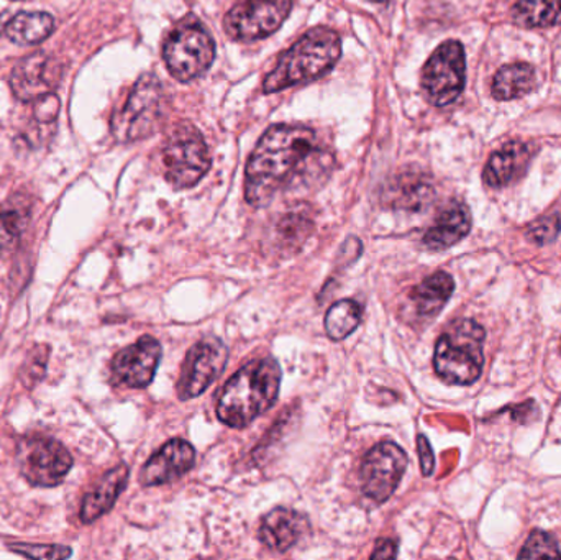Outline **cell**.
<instances>
[{"mask_svg": "<svg viewBox=\"0 0 561 560\" xmlns=\"http://www.w3.org/2000/svg\"><path fill=\"white\" fill-rule=\"evenodd\" d=\"M23 230V217L15 210L0 214V250L9 252L19 245Z\"/></svg>", "mask_w": 561, "mask_h": 560, "instance_id": "cell-27", "label": "cell"}, {"mask_svg": "<svg viewBox=\"0 0 561 560\" xmlns=\"http://www.w3.org/2000/svg\"><path fill=\"white\" fill-rule=\"evenodd\" d=\"M58 112L59 99L49 92V94L36 99L35 108H33V118H35L36 124L39 125L55 124Z\"/></svg>", "mask_w": 561, "mask_h": 560, "instance_id": "cell-31", "label": "cell"}, {"mask_svg": "<svg viewBox=\"0 0 561 560\" xmlns=\"http://www.w3.org/2000/svg\"><path fill=\"white\" fill-rule=\"evenodd\" d=\"M229 351L217 338H206L197 342L184 361L181 378L178 381V397L187 401L203 395L226 368Z\"/></svg>", "mask_w": 561, "mask_h": 560, "instance_id": "cell-12", "label": "cell"}, {"mask_svg": "<svg viewBox=\"0 0 561 560\" xmlns=\"http://www.w3.org/2000/svg\"><path fill=\"white\" fill-rule=\"evenodd\" d=\"M306 532V519L299 513L276 508L265 516L260 526V539L273 551L286 552L299 541Z\"/></svg>", "mask_w": 561, "mask_h": 560, "instance_id": "cell-19", "label": "cell"}, {"mask_svg": "<svg viewBox=\"0 0 561 560\" xmlns=\"http://www.w3.org/2000/svg\"><path fill=\"white\" fill-rule=\"evenodd\" d=\"M280 367L272 357L250 362L224 387L217 416L227 426L242 430L275 404L279 395Z\"/></svg>", "mask_w": 561, "mask_h": 560, "instance_id": "cell-2", "label": "cell"}, {"mask_svg": "<svg viewBox=\"0 0 561 560\" xmlns=\"http://www.w3.org/2000/svg\"><path fill=\"white\" fill-rule=\"evenodd\" d=\"M332 155L320 148L316 132L302 125H273L260 138L245 170V199L255 207L272 203L294 181L327 173Z\"/></svg>", "mask_w": 561, "mask_h": 560, "instance_id": "cell-1", "label": "cell"}, {"mask_svg": "<svg viewBox=\"0 0 561 560\" xmlns=\"http://www.w3.org/2000/svg\"><path fill=\"white\" fill-rule=\"evenodd\" d=\"M561 219L557 214L553 216L540 217L536 222L530 224L527 229V239L537 245H547L559 237Z\"/></svg>", "mask_w": 561, "mask_h": 560, "instance_id": "cell-28", "label": "cell"}, {"mask_svg": "<svg viewBox=\"0 0 561 560\" xmlns=\"http://www.w3.org/2000/svg\"><path fill=\"white\" fill-rule=\"evenodd\" d=\"M161 344L145 335L130 347L124 348L112 361V380L118 387L145 388L153 381L161 361Z\"/></svg>", "mask_w": 561, "mask_h": 560, "instance_id": "cell-13", "label": "cell"}, {"mask_svg": "<svg viewBox=\"0 0 561 560\" xmlns=\"http://www.w3.org/2000/svg\"><path fill=\"white\" fill-rule=\"evenodd\" d=\"M194 462H196V450L190 443L183 439L170 441L145 464L141 483L154 487L173 482L190 472Z\"/></svg>", "mask_w": 561, "mask_h": 560, "instance_id": "cell-15", "label": "cell"}, {"mask_svg": "<svg viewBox=\"0 0 561 560\" xmlns=\"http://www.w3.org/2000/svg\"><path fill=\"white\" fill-rule=\"evenodd\" d=\"M340 55L342 42L339 33L317 26L300 36L286 53H283L276 68L266 76L263 91L273 94L290 85L322 78L332 71Z\"/></svg>", "mask_w": 561, "mask_h": 560, "instance_id": "cell-3", "label": "cell"}, {"mask_svg": "<svg viewBox=\"0 0 561 560\" xmlns=\"http://www.w3.org/2000/svg\"><path fill=\"white\" fill-rule=\"evenodd\" d=\"M16 460L23 477L32 485L55 487L68 476L72 457L61 443L51 437L30 436L20 441Z\"/></svg>", "mask_w": 561, "mask_h": 560, "instance_id": "cell-9", "label": "cell"}, {"mask_svg": "<svg viewBox=\"0 0 561 560\" xmlns=\"http://www.w3.org/2000/svg\"><path fill=\"white\" fill-rule=\"evenodd\" d=\"M560 347H561V345H560Z\"/></svg>", "mask_w": 561, "mask_h": 560, "instance_id": "cell-35", "label": "cell"}, {"mask_svg": "<svg viewBox=\"0 0 561 560\" xmlns=\"http://www.w3.org/2000/svg\"><path fill=\"white\" fill-rule=\"evenodd\" d=\"M61 78V65L45 53H33L13 68L10 88L20 101L35 102L49 94Z\"/></svg>", "mask_w": 561, "mask_h": 560, "instance_id": "cell-14", "label": "cell"}, {"mask_svg": "<svg viewBox=\"0 0 561 560\" xmlns=\"http://www.w3.org/2000/svg\"><path fill=\"white\" fill-rule=\"evenodd\" d=\"M471 230V214L467 204L451 203L442 210L434 226L425 232L424 243L431 250H445L463 240Z\"/></svg>", "mask_w": 561, "mask_h": 560, "instance_id": "cell-17", "label": "cell"}, {"mask_svg": "<svg viewBox=\"0 0 561 560\" xmlns=\"http://www.w3.org/2000/svg\"><path fill=\"white\" fill-rule=\"evenodd\" d=\"M0 28H5V25H3V20H0Z\"/></svg>", "mask_w": 561, "mask_h": 560, "instance_id": "cell-34", "label": "cell"}, {"mask_svg": "<svg viewBox=\"0 0 561 560\" xmlns=\"http://www.w3.org/2000/svg\"><path fill=\"white\" fill-rule=\"evenodd\" d=\"M168 71L178 81L199 78L216 58V45L197 20L186 19L168 36L163 46Z\"/></svg>", "mask_w": 561, "mask_h": 560, "instance_id": "cell-5", "label": "cell"}, {"mask_svg": "<svg viewBox=\"0 0 561 560\" xmlns=\"http://www.w3.org/2000/svg\"><path fill=\"white\" fill-rule=\"evenodd\" d=\"M49 357V348L46 345H36V347L32 348V352L28 354V358H26L25 367V380L28 384H36V381L42 380L43 375H45L46 362H48Z\"/></svg>", "mask_w": 561, "mask_h": 560, "instance_id": "cell-30", "label": "cell"}, {"mask_svg": "<svg viewBox=\"0 0 561 560\" xmlns=\"http://www.w3.org/2000/svg\"><path fill=\"white\" fill-rule=\"evenodd\" d=\"M533 150L529 145L513 141L493 155L484 168L483 180L490 187H504L526 173Z\"/></svg>", "mask_w": 561, "mask_h": 560, "instance_id": "cell-16", "label": "cell"}, {"mask_svg": "<svg viewBox=\"0 0 561 560\" xmlns=\"http://www.w3.org/2000/svg\"><path fill=\"white\" fill-rule=\"evenodd\" d=\"M10 549L30 559H66L72 555L71 549L65 546L10 545Z\"/></svg>", "mask_w": 561, "mask_h": 560, "instance_id": "cell-29", "label": "cell"}, {"mask_svg": "<svg viewBox=\"0 0 561 560\" xmlns=\"http://www.w3.org/2000/svg\"><path fill=\"white\" fill-rule=\"evenodd\" d=\"M128 476H130V472H128V467L124 466V464L105 473L99 480L98 485L85 495L84 502H82V522L92 523L101 518L102 515H105L114 506V503L117 502L118 495L124 492L125 487H127Z\"/></svg>", "mask_w": 561, "mask_h": 560, "instance_id": "cell-20", "label": "cell"}, {"mask_svg": "<svg viewBox=\"0 0 561 560\" xmlns=\"http://www.w3.org/2000/svg\"><path fill=\"white\" fill-rule=\"evenodd\" d=\"M51 32L53 19L45 12H22L5 25V35L16 45H36Z\"/></svg>", "mask_w": 561, "mask_h": 560, "instance_id": "cell-23", "label": "cell"}, {"mask_svg": "<svg viewBox=\"0 0 561 560\" xmlns=\"http://www.w3.org/2000/svg\"><path fill=\"white\" fill-rule=\"evenodd\" d=\"M559 558L561 551L553 536L543 532H534L526 546L519 552V559Z\"/></svg>", "mask_w": 561, "mask_h": 560, "instance_id": "cell-26", "label": "cell"}, {"mask_svg": "<svg viewBox=\"0 0 561 560\" xmlns=\"http://www.w3.org/2000/svg\"><path fill=\"white\" fill-rule=\"evenodd\" d=\"M417 450L419 459H421L422 476H432V472H434L435 469V457L427 437H417Z\"/></svg>", "mask_w": 561, "mask_h": 560, "instance_id": "cell-32", "label": "cell"}, {"mask_svg": "<svg viewBox=\"0 0 561 560\" xmlns=\"http://www.w3.org/2000/svg\"><path fill=\"white\" fill-rule=\"evenodd\" d=\"M396 556H398L396 542L389 541V539H382V541H379L378 545H376L371 559H394Z\"/></svg>", "mask_w": 561, "mask_h": 560, "instance_id": "cell-33", "label": "cell"}, {"mask_svg": "<svg viewBox=\"0 0 561 560\" xmlns=\"http://www.w3.org/2000/svg\"><path fill=\"white\" fill-rule=\"evenodd\" d=\"M513 20L524 28H549L561 22V0H519Z\"/></svg>", "mask_w": 561, "mask_h": 560, "instance_id": "cell-24", "label": "cell"}, {"mask_svg": "<svg viewBox=\"0 0 561 560\" xmlns=\"http://www.w3.org/2000/svg\"><path fill=\"white\" fill-rule=\"evenodd\" d=\"M455 292V282L448 273L437 272L425 278L411 292L412 309L421 321L434 319Z\"/></svg>", "mask_w": 561, "mask_h": 560, "instance_id": "cell-21", "label": "cell"}, {"mask_svg": "<svg viewBox=\"0 0 561 560\" xmlns=\"http://www.w3.org/2000/svg\"><path fill=\"white\" fill-rule=\"evenodd\" d=\"M293 9V0H245L233 7L224 20L230 38L255 42L273 35Z\"/></svg>", "mask_w": 561, "mask_h": 560, "instance_id": "cell-11", "label": "cell"}, {"mask_svg": "<svg viewBox=\"0 0 561 560\" xmlns=\"http://www.w3.org/2000/svg\"><path fill=\"white\" fill-rule=\"evenodd\" d=\"M434 184L427 174L404 171L389 184L386 201L396 209L422 210L434 201Z\"/></svg>", "mask_w": 561, "mask_h": 560, "instance_id": "cell-18", "label": "cell"}, {"mask_svg": "<svg viewBox=\"0 0 561 560\" xmlns=\"http://www.w3.org/2000/svg\"><path fill=\"white\" fill-rule=\"evenodd\" d=\"M164 174L174 190L196 186L210 168L209 148L194 125H176L163 148Z\"/></svg>", "mask_w": 561, "mask_h": 560, "instance_id": "cell-6", "label": "cell"}, {"mask_svg": "<svg viewBox=\"0 0 561 560\" xmlns=\"http://www.w3.org/2000/svg\"><path fill=\"white\" fill-rule=\"evenodd\" d=\"M164 111V91L154 75H144L131 89L124 107L114 115L112 132L121 141L150 137L160 125Z\"/></svg>", "mask_w": 561, "mask_h": 560, "instance_id": "cell-7", "label": "cell"}, {"mask_svg": "<svg viewBox=\"0 0 561 560\" xmlns=\"http://www.w3.org/2000/svg\"><path fill=\"white\" fill-rule=\"evenodd\" d=\"M362 322V306L353 299H342L329 309L325 331L332 341H343L356 331Z\"/></svg>", "mask_w": 561, "mask_h": 560, "instance_id": "cell-25", "label": "cell"}, {"mask_svg": "<svg viewBox=\"0 0 561 560\" xmlns=\"http://www.w3.org/2000/svg\"><path fill=\"white\" fill-rule=\"evenodd\" d=\"M537 85V72L527 62L503 66L494 76L493 95L497 101H513L529 94Z\"/></svg>", "mask_w": 561, "mask_h": 560, "instance_id": "cell-22", "label": "cell"}, {"mask_svg": "<svg viewBox=\"0 0 561 560\" xmlns=\"http://www.w3.org/2000/svg\"><path fill=\"white\" fill-rule=\"evenodd\" d=\"M467 61L465 49L457 39L442 43L422 71L425 98L437 107H445L460 98L465 88Z\"/></svg>", "mask_w": 561, "mask_h": 560, "instance_id": "cell-8", "label": "cell"}, {"mask_svg": "<svg viewBox=\"0 0 561 560\" xmlns=\"http://www.w3.org/2000/svg\"><path fill=\"white\" fill-rule=\"evenodd\" d=\"M486 331L473 319L451 322L435 345L434 367L448 385L468 387L483 374Z\"/></svg>", "mask_w": 561, "mask_h": 560, "instance_id": "cell-4", "label": "cell"}, {"mask_svg": "<svg viewBox=\"0 0 561 560\" xmlns=\"http://www.w3.org/2000/svg\"><path fill=\"white\" fill-rule=\"evenodd\" d=\"M408 454L394 443H379L373 447L359 469L363 495L371 502H388L408 469Z\"/></svg>", "mask_w": 561, "mask_h": 560, "instance_id": "cell-10", "label": "cell"}]
</instances>
